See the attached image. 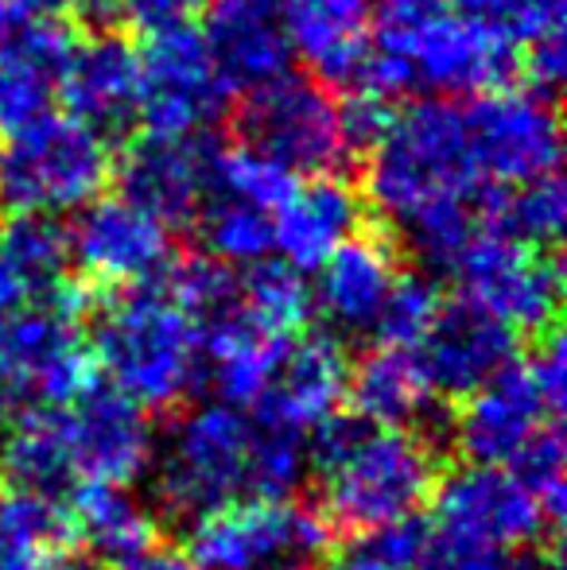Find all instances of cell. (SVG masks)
I'll use <instances>...</instances> for the list:
<instances>
[{
    "instance_id": "1",
    "label": "cell",
    "mask_w": 567,
    "mask_h": 570,
    "mask_svg": "<svg viewBox=\"0 0 567 570\" xmlns=\"http://www.w3.org/2000/svg\"><path fill=\"white\" fill-rule=\"evenodd\" d=\"M94 315V365L106 368L117 392L151 412H172L203 389V357L190 318L159 284L121 287Z\"/></svg>"
},
{
    "instance_id": "2",
    "label": "cell",
    "mask_w": 567,
    "mask_h": 570,
    "mask_svg": "<svg viewBox=\"0 0 567 570\" xmlns=\"http://www.w3.org/2000/svg\"><path fill=\"white\" fill-rule=\"evenodd\" d=\"M486 187L490 183L478 171L467 114L443 98L412 101L401 117H393L365 167V195L389 226L436 198L475 203Z\"/></svg>"
},
{
    "instance_id": "3",
    "label": "cell",
    "mask_w": 567,
    "mask_h": 570,
    "mask_svg": "<svg viewBox=\"0 0 567 570\" xmlns=\"http://www.w3.org/2000/svg\"><path fill=\"white\" fill-rule=\"evenodd\" d=\"M151 493L172 520L198 517L250 493V415L222 400L175 415L151 451Z\"/></svg>"
},
{
    "instance_id": "4",
    "label": "cell",
    "mask_w": 567,
    "mask_h": 570,
    "mask_svg": "<svg viewBox=\"0 0 567 570\" xmlns=\"http://www.w3.org/2000/svg\"><path fill=\"white\" fill-rule=\"evenodd\" d=\"M109 144L70 114H39L0 148V203L12 214H67L106 190Z\"/></svg>"
},
{
    "instance_id": "5",
    "label": "cell",
    "mask_w": 567,
    "mask_h": 570,
    "mask_svg": "<svg viewBox=\"0 0 567 570\" xmlns=\"http://www.w3.org/2000/svg\"><path fill=\"white\" fill-rule=\"evenodd\" d=\"M334 524L300 501H229L190 524L187 556L198 570H326Z\"/></svg>"
},
{
    "instance_id": "6",
    "label": "cell",
    "mask_w": 567,
    "mask_h": 570,
    "mask_svg": "<svg viewBox=\"0 0 567 570\" xmlns=\"http://www.w3.org/2000/svg\"><path fill=\"white\" fill-rule=\"evenodd\" d=\"M439 481V446L409 428H370L331 473H323V517L365 532L412 517Z\"/></svg>"
},
{
    "instance_id": "7",
    "label": "cell",
    "mask_w": 567,
    "mask_h": 570,
    "mask_svg": "<svg viewBox=\"0 0 567 570\" xmlns=\"http://www.w3.org/2000/svg\"><path fill=\"white\" fill-rule=\"evenodd\" d=\"M234 132L242 144L281 159L295 175H339L354 159L342 144L339 101L315 78L284 75L250 90L234 114Z\"/></svg>"
},
{
    "instance_id": "8",
    "label": "cell",
    "mask_w": 567,
    "mask_h": 570,
    "mask_svg": "<svg viewBox=\"0 0 567 570\" xmlns=\"http://www.w3.org/2000/svg\"><path fill=\"white\" fill-rule=\"evenodd\" d=\"M229 90L222 86L203 31L190 23L148 31L140 51L137 117L148 136H206L226 114Z\"/></svg>"
},
{
    "instance_id": "9",
    "label": "cell",
    "mask_w": 567,
    "mask_h": 570,
    "mask_svg": "<svg viewBox=\"0 0 567 570\" xmlns=\"http://www.w3.org/2000/svg\"><path fill=\"white\" fill-rule=\"evenodd\" d=\"M451 276L459 279L462 299L478 303L517 334H545L548 326H556L564 292L560 264L525 240L493 229L475 233Z\"/></svg>"
},
{
    "instance_id": "10",
    "label": "cell",
    "mask_w": 567,
    "mask_h": 570,
    "mask_svg": "<svg viewBox=\"0 0 567 570\" xmlns=\"http://www.w3.org/2000/svg\"><path fill=\"white\" fill-rule=\"evenodd\" d=\"M467 114L470 148L490 187H517L560 164V117L545 90H490Z\"/></svg>"
},
{
    "instance_id": "11",
    "label": "cell",
    "mask_w": 567,
    "mask_h": 570,
    "mask_svg": "<svg viewBox=\"0 0 567 570\" xmlns=\"http://www.w3.org/2000/svg\"><path fill=\"white\" fill-rule=\"evenodd\" d=\"M424 384L439 400H467L517 361V331L470 299L439 303L436 318L412 345Z\"/></svg>"
},
{
    "instance_id": "12",
    "label": "cell",
    "mask_w": 567,
    "mask_h": 570,
    "mask_svg": "<svg viewBox=\"0 0 567 570\" xmlns=\"http://www.w3.org/2000/svg\"><path fill=\"white\" fill-rule=\"evenodd\" d=\"M70 261L101 287L156 284L172 261V233L125 198H94L67 229Z\"/></svg>"
},
{
    "instance_id": "13",
    "label": "cell",
    "mask_w": 567,
    "mask_h": 570,
    "mask_svg": "<svg viewBox=\"0 0 567 570\" xmlns=\"http://www.w3.org/2000/svg\"><path fill=\"white\" fill-rule=\"evenodd\" d=\"M436 528L467 535L486 548H521L545 532L548 517L537 497L501 465H462L436 489Z\"/></svg>"
},
{
    "instance_id": "14",
    "label": "cell",
    "mask_w": 567,
    "mask_h": 570,
    "mask_svg": "<svg viewBox=\"0 0 567 570\" xmlns=\"http://www.w3.org/2000/svg\"><path fill=\"white\" fill-rule=\"evenodd\" d=\"M393 59L409 62L417 86H428V90L451 98V94L501 90L514 78L521 51L443 8V12L431 16Z\"/></svg>"
},
{
    "instance_id": "15",
    "label": "cell",
    "mask_w": 567,
    "mask_h": 570,
    "mask_svg": "<svg viewBox=\"0 0 567 570\" xmlns=\"http://www.w3.org/2000/svg\"><path fill=\"white\" fill-rule=\"evenodd\" d=\"M211 136H148L117 164L121 198L164 226H190L211 190Z\"/></svg>"
},
{
    "instance_id": "16",
    "label": "cell",
    "mask_w": 567,
    "mask_h": 570,
    "mask_svg": "<svg viewBox=\"0 0 567 570\" xmlns=\"http://www.w3.org/2000/svg\"><path fill=\"white\" fill-rule=\"evenodd\" d=\"M62 415H67V439L78 473L94 481H121V485H133L148 473L156 435L137 400L117 392L114 384L94 381Z\"/></svg>"
},
{
    "instance_id": "17",
    "label": "cell",
    "mask_w": 567,
    "mask_h": 570,
    "mask_svg": "<svg viewBox=\"0 0 567 570\" xmlns=\"http://www.w3.org/2000/svg\"><path fill=\"white\" fill-rule=\"evenodd\" d=\"M319 287L311 303L326 323V334L339 342L373 338L389 287L397 279V245L381 233L350 237L319 264Z\"/></svg>"
},
{
    "instance_id": "18",
    "label": "cell",
    "mask_w": 567,
    "mask_h": 570,
    "mask_svg": "<svg viewBox=\"0 0 567 570\" xmlns=\"http://www.w3.org/2000/svg\"><path fill=\"white\" fill-rule=\"evenodd\" d=\"M0 334L8 357L28 381V392H36L43 404L70 407L94 384V353H86L78 338V318L36 303L0 318Z\"/></svg>"
},
{
    "instance_id": "19",
    "label": "cell",
    "mask_w": 567,
    "mask_h": 570,
    "mask_svg": "<svg viewBox=\"0 0 567 570\" xmlns=\"http://www.w3.org/2000/svg\"><path fill=\"white\" fill-rule=\"evenodd\" d=\"M545 396L514 361L467 396L462 412L451 420V446L475 465H509L514 454L545 428Z\"/></svg>"
},
{
    "instance_id": "20",
    "label": "cell",
    "mask_w": 567,
    "mask_h": 570,
    "mask_svg": "<svg viewBox=\"0 0 567 570\" xmlns=\"http://www.w3.org/2000/svg\"><path fill=\"white\" fill-rule=\"evenodd\" d=\"M55 94L70 117L86 120L98 132H121L137 117L140 51L117 31H98L75 43L59 70Z\"/></svg>"
},
{
    "instance_id": "21",
    "label": "cell",
    "mask_w": 567,
    "mask_h": 570,
    "mask_svg": "<svg viewBox=\"0 0 567 570\" xmlns=\"http://www.w3.org/2000/svg\"><path fill=\"white\" fill-rule=\"evenodd\" d=\"M287 51L300 55L315 82L350 90L370 51V0H276Z\"/></svg>"
},
{
    "instance_id": "22",
    "label": "cell",
    "mask_w": 567,
    "mask_h": 570,
    "mask_svg": "<svg viewBox=\"0 0 567 570\" xmlns=\"http://www.w3.org/2000/svg\"><path fill=\"white\" fill-rule=\"evenodd\" d=\"M346 396L354 412L378 428H409L420 431L431 446L451 443V420L439 412V396H431L412 350L378 345L354 368H350Z\"/></svg>"
},
{
    "instance_id": "23",
    "label": "cell",
    "mask_w": 567,
    "mask_h": 570,
    "mask_svg": "<svg viewBox=\"0 0 567 570\" xmlns=\"http://www.w3.org/2000/svg\"><path fill=\"white\" fill-rule=\"evenodd\" d=\"M203 39L229 94L261 90L284 78L292 62L276 0H214Z\"/></svg>"
},
{
    "instance_id": "24",
    "label": "cell",
    "mask_w": 567,
    "mask_h": 570,
    "mask_svg": "<svg viewBox=\"0 0 567 570\" xmlns=\"http://www.w3.org/2000/svg\"><path fill=\"white\" fill-rule=\"evenodd\" d=\"M350 389V357L346 345L334 334H307L284 345L281 361L273 368L265 396L253 404V412L284 420L300 431H311L319 420L339 412Z\"/></svg>"
},
{
    "instance_id": "25",
    "label": "cell",
    "mask_w": 567,
    "mask_h": 570,
    "mask_svg": "<svg viewBox=\"0 0 567 570\" xmlns=\"http://www.w3.org/2000/svg\"><path fill=\"white\" fill-rule=\"evenodd\" d=\"M365 203L342 175H315L273 214V248L295 272H315L326 256L362 233Z\"/></svg>"
},
{
    "instance_id": "26",
    "label": "cell",
    "mask_w": 567,
    "mask_h": 570,
    "mask_svg": "<svg viewBox=\"0 0 567 570\" xmlns=\"http://www.w3.org/2000/svg\"><path fill=\"white\" fill-rule=\"evenodd\" d=\"M0 435V473L8 485L51 497L70 489L78 470L67 439V415L59 407L16 415Z\"/></svg>"
},
{
    "instance_id": "27",
    "label": "cell",
    "mask_w": 567,
    "mask_h": 570,
    "mask_svg": "<svg viewBox=\"0 0 567 570\" xmlns=\"http://www.w3.org/2000/svg\"><path fill=\"white\" fill-rule=\"evenodd\" d=\"M70 520H75V540H82L94 556L109 563L156 543V512L121 481L86 478L75 489Z\"/></svg>"
},
{
    "instance_id": "28",
    "label": "cell",
    "mask_w": 567,
    "mask_h": 570,
    "mask_svg": "<svg viewBox=\"0 0 567 570\" xmlns=\"http://www.w3.org/2000/svg\"><path fill=\"white\" fill-rule=\"evenodd\" d=\"M0 268L23 287V295L43 303L70 276L67 226L55 214H12L0 229Z\"/></svg>"
},
{
    "instance_id": "29",
    "label": "cell",
    "mask_w": 567,
    "mask_h": 570,
    "mask_svg": "<svg viewBox=\"0 0 567 570\" xmlns=\"http://www.w3.org/2000/svg\"><path fill=\"white\" fill-rule=\"evenodd\" d=\"M482 214L493 233H506L514 240H525L532 248L556 245L567 222V190L560 175L548 171L517 187H486Z\"/></svg>"
},
{
    "instance_id": "30",
    "label": "cell",
    "mask_w": 567,
    "mask_h": 570,
    "mask_svg": "<svg viewBox=\"0 0 567 570\" xmlns=\"http://www.w3.org/2000/svg\"><path fill=\"white\" fill-rule=\"evenodd\" d=\"M156 284L190 318L195 331H206V326L234 318L242 311V276L234 272V264L214 261L211 253L167 261Z\"/></svg>"
},
{
    "instance_id": "31",
    "label": "cell",
    "mask_w": 567,
    "mask_h": 570,
    "mask_svg": "<svg viewBox=\"0 0 567 570\" xmlns=\"http://www.w3.org/2000/svg\"><path fill=\"white\" fill-rule=\"evenodd\" d=\"M206 253L222 264H257L273 253V214L261 210L253 203L229 195H214L206 190L203 206H198L195 222Z\"/></svg>"
},
{
    "instance_id": "32",
    "label": "cell",
    "mask_w": 567,
    "mask_h": 570,
    "mask_svg": "<svg viewBox=\"0 0 567 570\" xmlns=\"http://www.w3.org/2000/svg\"><path fill=\"white\" fill-rule=\"evenodd\" d=\"M397 237L420 261L428 276H451L462 248L475 237V206L470 198H436L397 222Z\"/></svg>"
},
{
    "instance_id": "33",
    "label": "cell",
    "mask_w": 567,
    "mask_h": 570,
    "mask_svg": "<svg viewBox=\"0 0 567 570\" xmlns=\"http://www.w3.org/2000/svg\"><path fill=\"white\" fill-rule=\"evenodd\" d=\"M307 431L273 415H250V497L281 501L307 478Z\"/></svg>"
},
{
    "instance_id": "34",
    "label": "cell",
    "mask_w": 567,
    "mask_h": 570,
    "mask_svg": "<svg viewBox=\"0 0 567 570\" xmlns=\"http://www.w3.org/2000/svg\"><path fill=\"white\" fill-rule=\"evenodd\" d=\"M242 307L265 334L292 338L311 315V287L284 261H257L242 276Z\"/></svg>"
},
{
    "instance_id": "35",
    "label": "cell",
    "mask_w": 567,
    "mask_h": 570,
    "mask_svg": "<svg viewBox=\"0 0 567 570\" xmlns=\"http://www.w3.org/2000/svg\"><path fill=\"white\" fill-rule=\"evenodd\" d=\"M300 187L295 171L281 159L265 156V151L250 148H214L211 159V190L214 195H229V198H242V203H253L261 210L276 214L287 203V195Z\"/></svg>"
},
{
    "instance_id": "36",
    "label": "cell",
    "mask_w": 567,
    "mask_h": 570,
    "mask_svg": "<svg viewBox=\"0 0 567 570\" xmlns=\"http://www.w3.org/2000/svg\"><path fill=\"white\" fill-rule=\"evenodd\" d=\"M0 543L23 559L39 556V551L70 548L75 520L59 497L12 489L8 497H0Z\"/></svg>"
},
{
    "instance_id": "37",
    "label": "cell",
    "mask_w": 567,
    "mask_h": 570,
    "mask_svg": "<svg viewBox=\"0 0 567 570\" xmlns=\"http://www.w3.org/2000/svg\"><path fill=\"white\" fill-rule=\"evenodd\" d=\"M567 0H454V16L514 43L517 51L564 31Z\"/></svg>"
},
{
    "instance_id": "38",
    "label": "cell",
    "mask_w": 567,
    "mask_h": 570,
    "mask_svg": "<svg viewBox=\"0 0 567 570\" xmlns=\"http://www.w3.org/2000/svg\"><path fill=\"white\" fill-rule=\"evenodd\" d=\"M428 540L431 524L412 512V517L354 532V540L334 556V570H417Z\"/></svg>"
},
{
    "instance_id": "39",
    "label": "cell",
    "mask_w": 567,
    "mask_h": 570,
    "mask_svg": "<svg viewBox=\"0 0 567 570\" xmlns=\"http://www.w3.org/2000/svg\"><path fill=\"white\" fill-rule=\"evenodd\" d=\"M439 303H443V295H439V284L428 272H397L373 338L381 345L412 350V345L420 342V334L428 331V323L436 318Z\"/></svg>"
},
{
    "instance_id": "40",
    "label": "cell",
    "mask_w": 567,
    "mask_h": 570,
    "mask_svg": "<svg viewBox=\"0 0 567 570\" xmlns=\"http://www.w3.org/2000/svg\"><path fill=\"white\" fill-rule=\"evenodd\" d=\"M514 478L537 497V504L545 509L548 524L564 517V465H567V446L556 423H545L521 451L514 454Z\"/></svg>"
},
{
    "instance_id": "41",
    "label": "cell",
    "mask_w": 567,
    "mask_h": 570,
    "mask_svg": "<svg viewBox=\"0 0 567 570\" xmlns=\"http://www.w3.org/2000/svg\"><path fill=\"white\" fill-rule=\"evenodd\" d=\"M59 78L43 67H31L12 55H0V132H16L20 125L47 114Z\"/></svg>"
},
{
    "instance_id": "42",
    "label": "cell",
    "mask_w": 567,
    "mask_h": 570,
    "mask_svg": "<svg viewBox=\"0 0 567 570\" xmlns=\"http://www.w3.org/2000/svg\"><path fill=\"white\" fill-rule=\"evenodd\" d=\"M393 125V106L373 94L358 90L350 94L339 106V128H342V144H346L350 156L358 151H373V144L385 136V128Z\"/></svg>"
},
{
    "instance_id": "43",
    "label": "cell",
    "mask_w": 567,
    "mask_h": 570,
    "mask_svg": "<svg viewBox=\"0 0 567 570\" xmlns=\"http://www.w3.org/2000/svg\"><path fill=\"white\" fill-rule=\"evenodd\" d=\"M525 373L529 381L537 384V392L545 396L548 412H564V396H567V345H564V334L556 326H548L545 338H537L532 345L529 361H525Z\"/></svg>"
},
{
    "instance_id": "44",
    "label": "cell",
    "mask_w": 567,
    "mask_h": 570,
    "mask_svg": "<svg viewBox=\"0 0 567 570\" xmlns=\"http://www.w3.org/2000/svg\"><path fill=\"white\" fill-rule=\"evenodd\" d=\"M493 559H498V551L486 548V543L431 528V540L417 570H493Z\"/></svg>"
},
{
    "instance_id": "45",
    "label": "cell",
    "mask_w": 567,
    "mask_h": 570,
    "mask_svg": "<svg viewBox=\"0 0 567 570\" xmlns=\"http://www.w3.org/2000/svg\"><path fill=\"white\" fill-rule=\"evenodd\" d=\"M67 0H0V43L28 36V31L43 28V23L67 20Z\"/></svg>"
},
{
    "instance_id": "46",
    "label": "cell",
    "mask_w": 567,
    "mask_h": 570,
    "mask_svg": "<svg viewBox=\"0 0 567 570\" xmlns=\"http://www.w3.org/2000/svg\"><path fill=\"white\" fill-rule=\"evenodd\" d=\"M206 0H117V16L133 20L144 31L175 28V23H190V16L203 8Z\"/></svg>"
},
{
    "instance_id": "47",
    "label": "cell",
    "mask_w": 567,
    "mask_h": 570,
    "mask_svg": "<svg viewBox=\"0 0 567 570\" xmlns=\"http://www.w3.org/2000/svg\"><path fill=\"white\" fill-rule=\"evenodd\" d=\"M525 70H529V78H532V86L537 90H556L560 86V78H564V70H567V39H564V31L560 36H545V39H537V43H529L525 47Z\"/></svg>"
},
{
    "instance_id": "48",
    "label": "cell",
    "mask_w": 567,
    "mask_h": 570,
    "mask_svg": "<svg viewBox=\"0 0 567 570\" xmlns=\"http://www.w3.org/2000/svg\"><path fill=\"white\" fill-rule=\"evenodd\" d=\"M28 381L20 376V368H16V361L8 357V345H4V334H0V431L8 428V423L20 415L23 400H28Z\"/></svg>"
},
{
    "instance_id": "49",
    "label": "cell",
    "mask_w": 567,
    "mask_h": 570,
    "mask_svg": "<svg viewBox=\"0 0 567 570\" xmlns=\"http://www.w3.org/2000/svg\"><path fill=\"white\" fill-rule=\"evenodd\" d=\"M114 570H198L195 563H190L187 551L179 548H167V543H148V548L133 551V556L117 559Z\"/></svg>"
},
{
    "instance_id": "50",
    "label": "cell",
    "mask_w": 567,
    "mask_h": 570,
    "mask_svg": "<svg viewBox=\"0 0 567 570\" xmlns=\"http://www.w3.org/2000/svg\"><path fill=\"white\" fill-rule=\"evenodd\" d=\"M493 570H560V559L553 551H540V548H509L506 556L493 559Z\"/></svg>"
},
{
    "instance_id": "51",
    "label": "cell",
    "mask_w": 567,
    "mask_h": 570,
    "mask_svg": "<svg viewBox=\"0 0 567 570\" xmlns=\"http://www.w3.org/2000/svg\"><path fill=\"white\" fill-rule=\"evenodd\" d=\"M23 570H94L90 559L75 556L70 548H55V551H39V556H31Z\"/></svg>"
},
{
    "instance_id": "52",
    "label": "cell",
    "mask_w": 567,
    "mask_h": 570,
    "mask_svg": "<svg viewBox=\"0 0 567 570\" xmlns=\"http://www.w3.org/2000/svg\"><path fill=\"white\" fill-rule=\"evenodd\" d=\"M70 8H75L82 20H90V23H109V20H117V0H67Z\"/></svg>"
}]
</instances>
